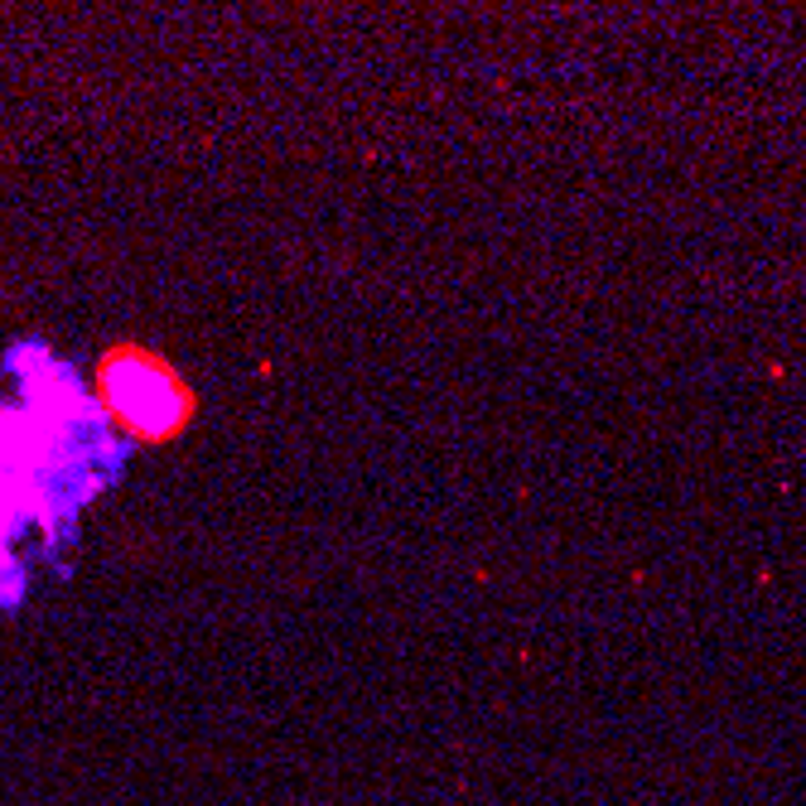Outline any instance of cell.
<instances>
[{
  "label": "cell",
  "mask_w": 806,
  "mask_h": 806,
  "mask_svg": "<svg viewBox=\"0 0 806 806\" xmlns=\"http://www.w3.org/2000/svg\"><path fill=\"white\" fill-rule=\"evenodd\" d=\"M97 396L131 440H174L194 415L189 386L174 377L170 362L145 348H111L97 372Z\"/></svg>",
  "instance_id": "obj_1"
}]
</instances>
